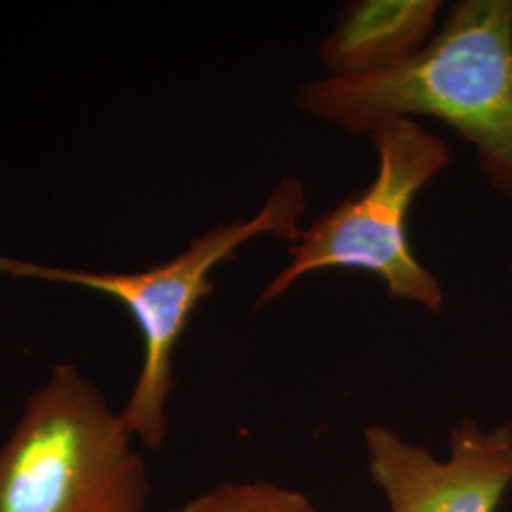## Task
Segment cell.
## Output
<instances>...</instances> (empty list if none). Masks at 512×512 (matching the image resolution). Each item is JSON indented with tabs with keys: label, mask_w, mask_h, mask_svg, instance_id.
I'll return each instance as SVG.
<instances>
[{
	"label": "cell",
	"mask_w": 512,
	"mask_h": 512,
	"mask_svg": "<svg viewBox=\"0 0 512 512\" xmlns=\"http://www.w3.org/2000/svg\"><path fill=\"white\" fill-rule=\"evenodd\" d=\"M167 512H323L310 497L272 480H230Z\"/></svg>",
	"instance_id": "52a82bcc"
},
{
	"label": "cell",
	"mask_w": 512,
	"mask_h": 512,
	"mask_svg": "<svg viewBox=\"0 0 512 512\" xmlns=\"http://www.w3.org/2000/svg\"><path fill=\"white\" fill-rule=\"evenodd\" d=\"M363 440L368 475L389 512H497L512 490V421L484 429L463 418L444 459L382 423Z\"/></svg>",
	"instance_id": "5b68a950"
},
{
	"label": "cell",
	"mask_w": 512,
	"mask_h": 512,
	"mask_svg": "<svg viewBox=\"0 0 512 512\" xmlns=\"http://www.w3.org/2000/svg\"><path fill=\"white\" fill-rule=\"evenodd\" d=\"M294 103L351 135L391 118L439 120L512 200V0H461L418 54L380 73L311 80Z\"/></svg>",
	"instance_id": "6da1fadb"
},
{
	"label": "cell",
	"mask_w": 512,
	"mask_h": 512,
	"mask_svg": "<svg viewBox=\"0 0 512 512\" xmlns=\"http://www.w3.org/2000/svg\"><path fill=\"white\" fill-rule=\"evenodd\" d=\"M440 12V0L349 2L319 46L325 76L355 78L403 63L435 35Z\"/></svg>",
	"instance_id": "8992f818"
},
{
	"label": "cell",
	"mask_w": 512,
	"mask_h": 512,
	"mask_svg": "<svg viewBox=\"0 0 512 512\" xmlns=\"http://www.w3.org/2000/svg\"><path fill=\"white\" fill-rule=\"evenodd\" d=\"M306 207V184L283 177L255 217L219 224L192 239L183 253L143 272L95 274L0 256V274L93 289L109 294L128 310L143 334L145 355L133 393L120 416L133 439L141 440L150 450H160L167 437L165 406L175 387V348L192 313L203 298L215 293L211 272L220 262L234 258L241 245L262 236L293 245L304 230Z\"/></svg>",
	"instance_id": "3957f363"
},
{
	"label": "cell",
	"mask_w": 512,
	"mask_h": 512,
	"mask_svg": "<svg viewBox=\"0 0 512 512\" xmlns=\"http://www.w3.org/2000/svg\"><path fill=\"white\" fill-rule=\"evenodd\" d=\"M147 461L122 416L57 365L0 446V512H147Z\"/></svg>",
	"instance_id": "7a4b0ae2"
},
{
	"label": "cell",
	"mask_w": 512,
	"mask_h": 512,
	"mask_svg": "<svg viewBox=\"0 0 512 512\" xmlns=\"http://www.w3.org/2000/svg\"><path fill=\"white\" fill-rule=\"evenodd\" d=\"M378 169L372 183L349 194L306 226L289 249V262L272 277L262 308L315 272L359 270L384 281L387 294L439 313L444 289L418 260L406 222L423 188L452 162L448 145L410 118L385 120L370 135Z\"/></svg>",
	"instance_id": "277c9868"
}]
</instances>
